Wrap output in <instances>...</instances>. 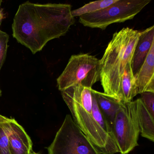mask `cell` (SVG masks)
Wrapping results in <instances>:
<instances>
[{
	"mask_svg": "<svg viewBox=\"0 0 154 154\" xmlns=\"http://www.w3.org/2000/svg\"><path fill=\"white\" fill-rule=\"evenodd\" d=\"M72 11L68 4L22 3L13 20V37L35 54L67 33L75 22Z\"/></svg>",
	"mask_w": 154,
	"mask_h": 154,
	"instance_id": "obj_1",
	"label": "cell"
},
{
	"mask_svg": "<svg viewBox=\"0 0 154 154\" xmlns=\"http://www.w3.org/2000/svg\"><path fill=\"white\" fill-rule=\"evenodd\" d=\"M140 31L124 28L113 34L100 60V81L104 93L120 101L124 70L131 63Z\"/></svg>",
	"mask_w": 154,
	"mask_h": 154,
	"instance_id": "obj_2",
	"label": "cell"
},
{
	"mask_svg": "<svg viewBox=\"0 0 154 154\" xmlns=\"http://www.w3.org/2000/svg\"><path fill=\"white\" fill-rule=\"evenodd\" d=\"M92 89L76 85L61 91V94L73 120L97 150L103 154L118 153L112 138L101 128L93 116Z\"/></svg>",
	"mask_w": 154,
	"mask_h": 154,
	"instance_id": "obj_3",
	"label": "cell"
},
{
	"mask_svg": "<svg viewBox=\"0 0 154 154\" xmlns=\"http://www.w3.org/2000/svg\"><path fill=\"white\" fill-rule=\"evenodd\" d=\"M100 80V60L89 54H80L71 57L57 81L58 89L62 91L76 85L92 88Z\"/></svg>",
	"mask_w": 154,
	"mask_h": 154,
	"instance_id": "obj_4",
	"label": "cell"
},
{
	"mask_svg": "<svg viewBox=\"0 0 154 154\" xmlns=\"http://www.w3.org/2000/svg\"><path fill=\"white\" fill-rule=\"evenodd\" d=\"M151 0H118L106 8L79 17L84 26L104 30L113 23L133 19Z\"/></svg>",
	"mask_w": 154,
	"mask_h": 154,
	"instance_id": "obj_5",
	"label": "cell"
},
{
	"mask_svg": "<svg viewBox=\"0 0 154 154\" xmlns=\"http://www.w3.org/2000/svg\"><path fill=\"white\" fill-rule=\"evenodd\" d=\"M48 154H101L67 114L48 147Z\"/></svg>",
	"mask_w": 154,
	"mask_h": 154,
	"instance_id": "obj_6",
	"label": "cell"
},
{
	"mask_svg": "<svg viewBox=\"0 0 154 154\" xmlns=\"http://www.w3.org/2000/svg\"><path fill=\"white\" fill-rule=\"evenodd\" d=\"M111 133L119 153L127 154L138 146L140 130L134 101L124 103L113 121Z\"/></svg>",
	"mask_w": 154,
	"mask_h": 154,
	"instance_id": "obj_7",
	"label": "cell"
},
{
	"mask_svg": "<svg viewBox=\"0 0 154 154\" xmlns=\"http://www.w3.org/2000/svg\"><path fill=\"white\" fill-rule=\"evenodd\" d=\"M0 121L8 136L11 154H31L33 143L24 128L15 119L1 114Z\"/></svg>",
	"mask_w": 154,
	"mask_h": 154,
	"instance_id": "obj_8",
	"label": "cell"
},
{
	"mask_svg": "<svg viewBox=\"0 0 154 154\" xmlns=\"http://www.w3.org/2000/svg\"><path fill=\"white\" fill-rule=\"evenodd\" d=\"M138 94L154 93V43L140 68L134 75Z\"/></svg>",
	"mask_w": 154,
	"mask_h": 154,
	"instance_id": "obj_9",
	"label": "cell"
},
{
	"mask_svg": "<svg viewBox=\"0 0 154 154\" xmlns=\"http://www.w3.org/2000/svg\"><path fill=\"white\" fill-rule=\"evenodd\" d=\"M154 43V26L140 31V35L131 60V68L133 74L137 72L144 63Z\"/></svg>",
	"mask_w": 154,
	"mask_h": 154,
	"instance_id": "obj_10",
	"label": "cell"
},
{
	"mask_svg": "<svg viewBox=\"0 0 154 154\" xmlns=\"http://www.w3.org/2000/svg\"><path fill=\"white\" fill-rule=\"evenodd\" d=\"M138 125L141 136L152 142L154 141V117L146 109L140 98L133 101Z\"/></svg>",
	"mask_w": 154,
	"mask_h": 154,
	"instance_id": "obj_11",
	"label": "cell"
},
{
	"mask_svg": "<svg viewBox=\"0 0 154 154\" xmlns=\"http://www.w3.org/2000/svg\"><path fill=\"white\" fill-rule=\"evenodd\" d=\"M92 91L95 95L98 107L104 115L111 129L116 114L124 103L104 93L93 89Z\"/></svg>",
	"mask_w": 154,
	"mask_h": 154,
	"instance_id": "obj_12",
	"label": "cell"
},
{
	"mask_svg": "<svg viewBox=\"0 0 154 154\" xmlns=\"http://www.w3.org/2000/svg\"><path fill=\"white\" fill-rule=\"evenodd\" d=\"M136 80L132 72L131 63L127 64L121 82L120 101L124 103L132 101L137 95Z\"/></svg>",
	"mask_w": 154,
	"mask_h": 154,
	"instance_id": "obj_13",
	"label": "cell"
},
{
	"mask_svg": "<svg viewBox=\"0 0 154 154\" xmlns=\"http://www.w3.org/2000/svg\"><path fill=\"white\" fill-rule=\"evenodd\" d=\"M117 1L118 0H101L90 2L79 8L72 11V15L75 18L94 13L106 8Z\"/></svg>",
	"mask_w": 154,
	"mask_h": 154,
	"instance_id": "obj_14",
	"label": "cell"
},
{
	"mask_svg": "<svg viewBox=\"0 0 154 154\" xmlns=\"http://www.w3.org/2000/svg\"><path fill=\"white\" fill-rule=\"evenodd\" d=\"M92 113L94 118L97 124L101 128L105 133H107L109 136L112 138L110 127L104 117V115L101 112L100 110L98 107L95 95L92 91Z\"/></svg>",
	"mask_w": 154,
	"mask_h": 154,
	"instance_id": "obj_15",
	"label": "cell"
},
{
	"mask_svg": "<svg viewBox=\"0 0 154 154\" xmlns=\"http://www.w3.org/2000/svg\"><path fill=\"white\" fill-rule=\"evenodd\" d=\"M9 38L8 34L0 29V71L6 59Z\"/></svg>",
	"mask_w": 154,
	"mask_h": 154,
	"instance_id": "obj_16",
	"label": "cell"
},
{
	"mask_svg": "<svg viewBox=\"0 0 154 154\" xmlns=\"http://www.w3.org/2000/svg\"><path fill=\"white\" fill-rule=\"evenodd\" d=\"M140 100L149 113L154 117V93L146 92L141 94Z\"/></svg>",
	"mask_w": 154,
	"mask_h": 154,
	"instance_id": "obj_17",
	"label": "cell"
},
{
	"mask_svg": "<svg viewBox=\"0 0 154 154\" xmlns=\"http://www.w3.org/2000/svg\"><path fill=\"white\" fill-rule=\"evenodd\" d=\"M0 154H11L8 139L0 121Z\"/></svg>",
	"mask_w": 154,
	"mask_h": 154,
	"instance_id": "obj_18",
	"label": "cell"
},
{
	"mask_svg": "<svg viewBox=\"0 0 154 154\" xmlns=\"http://www.w3.org/2000/svg\"><path fill=\"white\" fill-rule=\"evenodd\" d=\"M2 1H0V5L1 4ZM4 15L3 14V11L1 9H0V25L1 24L2 21V20L4 19Z\"/></svg>",
	"mask_w": 154,
	"mask_h": 154,
	"instance_id": "obj_19",
	"label": "cell"
},
{
	"mask_svg": "<svg viewBox=\"0 0 154 154\" xmlns=\"http://www.w3.org/2000/svg\"><path fill=\"white\" fill-rule=\"evenodd\" d=\"M30 154H40L39 153H36V152H34V151H32Z\"/></svg>",
	"mask_w": 154,
	"mask_h": 154,
	"instance_id": "obj_20",
	"label": "cell"
},
{
	"mask_svg": "<svg viewBox=\"0 0 154 154\" xmlns=\"http://www.w3.org/2000/svg\"><path fill=\"white\" fill-rule=\"evenodd\" d=\"M2 95V91L1 90V89H0V96H1Z\"/></svg>",
	"mask_w": 154,
	"mask_h": 154,
	"instance_id": "obj_21",
	"label": "cell"
}]
</instances>
